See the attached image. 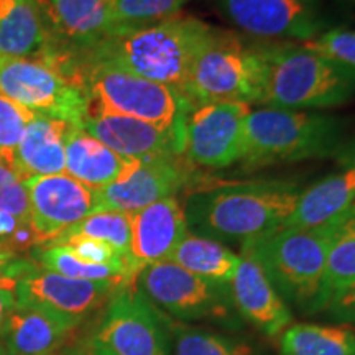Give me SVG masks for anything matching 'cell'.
Returning a JSON list of instances; mask_svg holds the SVG:
<instances>
[{
    "mask_svg": "<svg viewBox=\"0 0 355 355\" xmlns=\"http://www.w3.org/2000/svg\"><path fill=\"white\" fill-rule=\"evenodd\" d=\"M170 260L204 279L229 285L241 261V255L224 243L188 232L173 250Z\"/></svg>",
    "mask_w": 355,
    "mask_h": 355,
    "instance_id": "cell-25",
    "label": "cell"
},
{
    "mask_svg": "<svg viewBox=\"0 0 355 355\" xmlns=\"http://www.w3.org/2000/svg\"><path fill=\"white\" fill-rule=\"evenodd\" d=\"M63 234L84 235V237L97 239V241L109 243L119 254L128 259L132 237L130 214L119 211H97L94 214L87 216L86 219L78 222L76 225H73V227Z\"/></svg>",
    "mask_w": 355,
    "mask_h": 355,
    "instance_id": "cell-30",
    "label": "cell"
},
{
    "mask_svg": "<svg viewBox=\"0 0 355 355\" xmlns=\"http://www.w3.org/2000/svg\"><path fill=\"white\" fill-rule=\"evenodd\" d=\"M250 112L241 102L194 105L184 123L183 157L189 165L224 170L241 162Z\"/></svg>",
    "mask_w": 355,
    "mask_h": 355,
    "instance_id": "cell-11",
    "label": "cell"
},
{
    "mask_svg": "<svg viewBox=\"0 0 355 355\" xmlns=\"http://www.w3.org/2000/svg\"><path fill=\"white\" fill-rule=\"evenodd\" d=\"M265 107L331 109L355 97V68L309 50L303 43H259Z\"/></svg>",
    "mask_w": 355,
    "mask_h": 355,
    "instance_id": "cell-3",
    "label": "cell"
},
{
    "mask_svg": "<svg viewBox=\"0 0 355 355\" xmlns=\"http://www.w3.org/2000/svg\"><path fill=\"white\" fill-rule=\"evenodd\" d=\"M309 50L334 60L337 63L355 68V32L336 28L322 32L316 38L303 43Z\"/></svg>",
    "mask_w": 355,
    "mask_h": 355,
    "instance_id": "cell-34",
    "label": "cell"
},
{
    "mask_svg": "<svg viewBox=\"0 0 355 355\" xmlns=\"http://www.w3.org/2000/svg\"><path fill=\"white\" fill-rule=\"evenodd\" d=\"M42 0H0V56L50 60L58 51Z\"/></svg>",
    "mask_w": 355,
    "mask_h": 355,
    "instance_id": "cell-20",
    "label": "cell"
},
{
    "mask_svg": "<svg viewBox=\"0 0 355 355\" xmlns=\"http://www.w3.org/2000/svg\"><path fill=\"white\" fill-rule=\"evenodd\" d=\"M339 168L301 191L295 211L283 227L313 229L329 224L355 207V141L336 155Z\"/></svg>",
    "mask_w": 355,
    "mask_h": 355,
    "instance_id": "cell-19",
    "label": "cell"
},
{
    "mask_svg": "<svg viewBox=\"0 0 355 355\" xmlns=\"http://www.w3.org/2000/svg\"><path fill=\"white\" fill-rule=\"evenodd\" d=\"M0 92L35 114L81 127L89 101L76 81L43 60L0 56Z\"/></svg>",
    "mask_w": 355,
    "mask_h": 355,
    "instance_id": "cell-10",
    "label": "cell"
},
{
    "mask_svg": "<svg viewBox=\"0 0 355 355\" xmlns=\"http://www.w3.org/2000/svg\"><path fill=\"white\" fill-rule=\"evenodd\" d=\"M291 181L220 183L193 189L183 204L189 232L220 243H243L282 229L301 194Z\"/></svg>",
    "mask_w": 355,
    "mask_h": 355,
    "instance_id": "cell-1",
    "label": "cell"
},
{
    "mask_svg": "<svg viewBox=\"0 0 355 355\" xmlns=\"http://www.w3.org/2000/svg\"><path fill=\"white\" fill-rule=\"evenodd\" d=\"M121 288L119 283L68 278L37 265L17 285L15 301L19 306L42 309L79 327L89 316L105 308Z\"/></svg>",
    "mask_w": 355,
    "mask_h": 355,
    "instance_id": "cell-12",
    "label": "cell"
},
{
    "mask_svg": "<svg viewBox=\"0 0 355 355\" xmlns=\"http://www.w3.org/2000/svg\"><path fill=\"white\" fill-rule=\"evenodd\" d=\"M135 286L153 306L183 324H212L237 331L243 326L230 298L229 285L193 275L175 261L165 260L141 270Z\"/></svg>",
    "mask_w": 355,
    "mask_h": 355,
    "instance_id": "cell-8",
    "label": "cell"
},
{
    "mask_svg": "<svg viewBox=\"0 0 355 355\" xmlns=\"http://www.w3.org/2000/svg\"><path fill=\"white\" fill-rule=\"evenodd\" d=\"M87 344L105 355H173L168 316L135 285L110 298Z\"/></svg>",
    "mask_w": 355,
    "mask_h": 355,
    "instance_id": "cell-9",
    "label": "cell"
},
{
    "mask_svg": "<svg viewBox=\"0 0 355 355\" xmlns=\"http://www.w3.org/2000/svg\"><path fill=\"white\" fill-rule=\"evenodd\" d=\"M173 355H265L259 345L230 332L183 324L168 318Z\"/></svg>",
    "mask_w": 355,
    "mask_h": 355,
    "instance_id": "cell-27",
    "label": "cell"
},
{
    "mask_svg": "<svg viewBox=\"0 0 355 355\" xmlns=\"http://www.w3.org/2000/svg\"><path fill=\"white\" fill-rule=\"evenodd\" d=\"M225 15L257 38L306 43L322 33V24L304 0H219Z\"/></svg>",
    "mask_w": 355,
    "mask_h": 355,
    "instance_id": "cell-15",
    "label": "cell"
},
{
    "mask_svg": "<svg viewBox=\"0 0 355 355\" xmlns=\"http://www.w3.org/2000/svg\"><path fill=\"white\" fill-rule=\"evenodd\" d=\"M355 207L329 224L313 229L282 227L241 245L263 270L283 301L306 316L318 311L324 270L332 243Z\"/></svg>",
    "mask_w": 355,
    "mask_h": 355,
    "instance_id": "cell-4",
    "label": "cell"
},
{
    "mask_svg": "<svg viewBox=\"0 0 355 355\" xmlns=\"http://www.w3.org/2000/svg\"><path fill=\"white\" fill-rule=\"evenodd\" d=\"M78 74L89 109L127 115L184 137L194 104L175 89L87 58L78 61Z\"/></svg>",
    "mask_w": 355,
    "mask_h": 355,
    "instance_id": "cell-6",
    "label": "cell"
},
{
    "mask_svg": "<svg viewBox=\"0 0 355 355\" xmlns=\"http://www.w3.org/2000/svg\"><path fill=\"white\" fill-rule=\"evenodd\" d=\"M81 128L125 159L183 155L184 137L127 115L87 109Z\"/></svg>",
    "mask_w": 355,
    "mask_h": 355,
    "instance_id": "cell-16",
    "label": "cell"
},
{
    "mask_svg": "<svg viewBox=\"0 0 355 355\" xmlns=\"http://www.w3.org/2000/svg\"><path fill=\"white\" fill-rule=\"evenodd\" d=\"M352 2H355V0H352Z\"/></svg>",
    "mask_w": 355,
    "mask_h": 355,
    "instance_id": "cell-42",
    "label": "cell"
},
{
    "mask_svg": "<svg viewBox=\"0 0 355 355\" xmlns=\"http://www.w3.org/2000/svg\"><path fill=\"white\" fill-rule=\"evenodd\" d=\"M212 28L196 17L176 13L153 24L121 26L84 48V58L165 84L188 99L191 68Z\"/></svg>",
    "mask_w": 355,
    "mask_h": 355,
    "instance_id": "cell-2",
    "label": "cell"
},
{
    "mask_svg": "<svg viewBox=\"0 0 355 355\" xmlns=\"http://www.w3.org/2000/svg\"><path fill=\"white\" fill-rule=\"evenodd\" d=\"M76 355H105V354H102L101 350H97V349L92 347V345L87 344L84 349H78Z\"/></svg>",
    "mask_w": 355,
    "mask_h": 355,
    "instance_id": "cell-38",
    "label": "cell"
},
{
    "mask_svg": "<svg viewBox=\"0 0 355 355\" xmlns=\"http://www.w3.org/2000/svg\"><path fill=\"white\" fill-rule=\"evenodd\" d=\"M78 326L42 309L19 306L8 314L0 340L17 355H53L61 352Z\"/></svg>",
    "mask_w": 355,
    "mask_h": 355,
    "instance_id": "cell-21",
    "label": "cell"
},
{
    "mask_svg": "<svg viewBox=\"0 0 355 355\" xmlns=\"http://www.w3.org/2000/svg\"><path fill=\"white\" fill-rule=\"evenodd\" d=\"M0 211L15 216L30 225V199L25 181L19 173L0 159Z\"/></svg>",
    "mask_w": 355,
    "mask_h": 355,
    "instance_id": "cell-33",
    "label": "cell"
},
{
    "mask_svg": "<svg viewBox=\"0 0 355 355\" xmlns=\"http://www.w3.org/2000/svg\"><path fill=\"white\" fill-rule=\"evenodd\" d=\"M53 355H76V350H66V352H58Z\"/></svg>",
    "mask_w": 355,
    "mask_h": 355,
    "instance_id": "cell-40",
    "label": "cell"
},
{
    "mask_svg": "<svg viewBox=\"0 0 355 355\" xmlns=\"http://www.w3.org/2000/svg\"><path fill=\"white\" fill-rule=\"evenodd\" d=\"M71 123L35 114L25 128L12 168L25 180L66 173L64 139Z\"/></svg>",
    "mask_w": 355,
    "mask_h": 355,
    "instance_id": "cell-22",
    "label": "cell"
},
{
    "mask_svg": "<svg viewBox=\"0 0 355 355\" xmlns=\"http://www.w3.org/2000/svg\"><path fill=\"white\" fill-rule=\"evenodd\" d=\"M25 186L35 245L53 242L78 222L101 211L97 191L66 173L28 178Z\"/></svg>",
    "mask_w": 355,
    "mask_h": 355,
    "instance_id": "cell-14",
    "label": "cell"
},
{
    "mask_svg": "<svg viewBox=\"0 0 355 355\" xmlns=\"http://www.w3.org/2000/svg\"><path fill=\"white\" fill-rule=\"evenodd\" d=\"M355 285V212L332 243L324 270L321 295L316 314L324 313L327 306Z\"/></svg>",
    "mask_w": 355,
    "mask_h": 355,
    "instance_id": "cell-28",
    "label": "cell"
},
{
    "mask_svg": "<svg viewBox=\"0 0 355 355\" xmlns=\"http://www.w3.org/2000/svg\"><path fill=\"white\" fill-rule=\"evenodd\" d=\"M186 96L194 105L216 102L260 104L261 60L259 43L212 28L189 73Z\"/></svg>",
    "mask_w": 355,
    "mask_h": 355,
    "instance_id": "cell-7",
    "label": "cell"
},
{
    "mask_svg": "<svg viewBox=\"0 0 355 355\" xmlns=\"http://www.w3.org/2000/svg\"><path fill=\"white\" fill-rule=\"evenodd\" d=\"M304 2H309L311 3V2H313V0H304Z\"/></svg>",
    "mask_w": 355,
    "mask_h": 355,
    "instance_id": "cell-41",
    "label": "cell"
},
{
    "mask_svg": "<svg viewBox=\"0 0 355 355\" xmlns=\"http://www.w3.org/2000/svg\"><path fill=\"white\" fill-rule=\"evenodd\" d=\"M229 290L239 318L265 337H278L293 322L291 308L266 278L259 261L245 250H241Z\"/></svg>",
    "mask_w": 355,
    "mask_h": 355,
    "instance_id": "cell-17",
    "label": "cell"
},
{
    "mask_svg": "<svg viewBox=\"0 0 355 355\" xmlns=\"http://www.w3.org/2000/svg\"><path fill=\"white\" fill-rule=\"evenodd\" d=\"M322 314H326V318L336 324H343V326L355 329V285L350 286L344 295H340L334 303L327 306Z\"/></svg>",
    "mask_w": 355,
    "mask_h": 355,
    "instance_id": "cell-36",
    "label": "cell"
},
{
    "mask_svg": "<svg viewBox=\"0 0 355 355\" xmlns=\"http://www.w3.org/2000/svg\"><path fill=\"white\" fill-rule=\"evenodd\" d=\"M189 0H114L115 19L121 26L146 25L180 13Z\"/></svg>",
    "mask_w": 355,
    "mask_h": 355,
    "instance_id": "cell-31",
    "label": "cell"
},
{
    "mask_svg": "<svg viewBox=\"0 0 355 355\" xmlns=\"http://www.w3.org/2000/svg\"><path fill=\"white\" fill-rule=\"evenodd\" d=\"M130 268L139 277L146 266L170 260L173 250L189 232L184 207L178 196L165 198L130 214Z\"/></svg>",
    "mask_w": 355,
    "mask_h": 355,
    "instance_id": "cell-18",
    "label": "cell"
},
{
    "mask_svg": "<svg viewBox=\"0 0 355 355\" xmlns=\"http://www.w3.org/2000/svg\"><path fill=\"white\" fill-rule=\"evenodd\" d=\"M61 33L79 48L101 42L119 28L114 0H50Z\"/></svg>",
    "mask_w": 355,
    "mask_h": 355,
    "instance_id": "cell-24",
    "label": "cell"
},
{
    "mask_svg": "<svg viewBox=\"0 0 355 355\" xmlns=\"http://www.w3.org/2000/svg\"><path fill=\"white\" fill-rule=\"evenodd\" d=\"M0 355H17V354L10 352V350H8V349L6 347V345H3L2 340H0Z\"/></svg>",
    "mask_w": 355,
    "mask_h": 355,
    "instance_id": "cell-39",
    "label": "cell"
},
{
    "mask_svg": "<svg viewBox=\"0 0 355 355\" xmlns=\"http://www.w3.org/2000/svg\"><path fill=\"white\" fill-rule=\"evenodd\" d=\"M191 166L183 155L128 159L125 170L114 183L97 189L101 211L133 214L162 199L176 196L193 181Z\"/></svg>",
    "mask_w": 355,
    "mask_h": 355,
    "instance_id": "cell-13",
    "label": "cell"
},
{
    "mask_svg": "<svg viewBox=\"0 0 355 355\" xmlns=\"http://www.w3.org/2000/svg\"><path fill=\"white\" fill-rule=\"evenodd\" d=\"M279 337V355H355V329L343 324L291 322Z\"/></svg>",
    "mask_w": 355,
    "mask_h": 355,
    "instance_id": "cell-26",
    "label": "cell"
},
{
    "mask_svg": "<svg viewBox=\"0 0 355 355\" xmlns=\"http://www.w3.org/2000/svg\"><path fill=\"white\" fill-rule=\"evenodd\" d=\"M33 257L40 268L50 270L63 277L87 279V282H110L122 286L135 285L133 279L123 270L107 265L87 263L63 245H37Z\"/></svg>",
    "mask_w": 355,
    "mask_h": 355,
    "instance_id": "cell-29",
    "label": "cell"
},
{
    "mask_svg": "<svg viewBox=\"0 0 355 355\" xmlns=\"http://www.w3.org/2000/svg\"><path fill=\"white\" fill-rule=\"evenodd\" d=\"M37 266L33 261L17 257L15 252L0 248V290L15 293V288L25 275Z\"/></svg>",
    "mask_w": 355,
    "mask_h": 355,
    "instance_id": "cell-35",
    "label": "cell"
},
{
    "mask_svg": "<svg viewBox=\"0 0 355 355\" xmlns=\"http://www.w3.org/2000/svg\"><path fill=\"white\" fill-rule=\"evenodd\" d=\"M15 293L8 290H0V334H2L3 326H6L8 314L12 313V309L15 308Z\"/></svg>",
    "mask_w": 355,
    "mask_h": 355,
    "instance_id": "cell-37",
    "label": "cell"
},
{
    "mask_svg": "<svg viewBox=\"0 0 355 355\" xmlns=\"http://www.w3.org/2000/svg\"><path fill=\"white\" fill-rule=\"evenodd\" d=\"M64 157L66 175L96 191L114 183L128 165V159L76 125H69L66 133Z\"/></svg>",
    "mask_w": 355,
    "mask_h": 355,
    "instance_id": "cell-23",
    "label": "cell"
},
{
    "mask_svg": "<svg viewBox=\"0 0 355 355\" xmlns=\"http://www.w3.org/2000/svg\"><path fill=\"white\" fill-rule=\"evenodd\" d=\"M347 122L308 110L263 107L252 110L245 122L241 162L245 170L277 163L336 157L345 144Z\"/></svg>",
    "mask_w": 355,
    "mask_h": 355,
    "instance_id": "cell-5",
    "label": "cell"
},
{
    "mask_svg": "<svg viewBox=\"0 0 355 355\" xmlns=\"http://www.w3.org/2000/svg\"><path fill=\"white\" fill-rule=\"evenodd\" d=\"M35 112L0 92V159L13 165L17 146Z\"/></svg>",
    "mask_w": 355,
    "mask_h": 355,
    "instance_id": "cell-32",
    "label": "cell"
}]
</instances>
